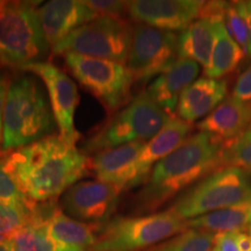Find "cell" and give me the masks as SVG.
Here are the masks:
<instances>
[{
  "mask_svg": "<svg viewBox=\"0 0 251 251\" xmlns=\"http://www.w3.org/2000/svg\"><path fill=\"white\" fill-rule=\"evenodd\" d=\"M40 203L34 212H24L0 206V241L9 240L17 231L37 219Z\"/></svg>",
  "mask_w": 251,
  "mask_h": 251,
  "instance_id": "obj_28",
  "label": "cell"
},
{
  "mask_svg": "<svg viewBox=\"0 0 251 251\" xmlns=\"http://www.w3.org/2000/svg\"><path fill=\"white\" fill-rule=\"evenodd\" d=\"M124 188L102 180L78 181L61 198L64 214L84 224L100 226L112 219Z\"/></svg>",
  "mask_w": 251,
  "mask_h": 251,
  "instance_id": "obj_12",
  "label": "cell"
},
{
  "mask_svg": "<svg viewBox=\"0 0 251 251\" xmlns=\"http://www.w3.org/2000/svg\"><path fill=\"white\" fill-rule=\"evenodd\" d=\"M131 40L133 25L126 19L99 17L58 41L51 51L55 55L72 52L127 65Z\"/></svg>",
  "mask_w": 251,
  "mask_h": 251,
  "instance_id": "obj_8",
  "label": "cell"
},
{
  "mask_svg": "<svg viewBox=\"0 0 251 251\" xmlns=\"http://www.w3.org/2000/svg\"><path fill=\"white\" fill-rule=\"evenodd\" d=\"M50 219V218H49ZM39 218L9 238L14 251H56L48 233V220Z\"/></svg>",
  "mask_w": 251,
  "mask_h": 251,
  "instance_id": "obj_24",
  "label": "cell"
},
{
  "mask_svg": "<svg viewBox=\"0 0 251 251\" xmlns=\"http://www.w3.org/2000/svg\"><path fill=\"white\" fill-rule=\"evenodd\" d=\"M192 131V124L171 117L151 140L146 142L135 162L133 187L146 183L153 165L174 152L186 141Z\"/></svg>",
  "mask_w": 251,
  "mask_h": 251,
  "instance_id": "obj_15",
  "label": "cell"
},
{
  "mask_svg": "<svg viewBox=\"0 0 251 251\" xmlns=\"http://www.w3.org/2000/svg\"><path fill=\"white\" fill-rule=\"evenodd\" d=\"M247 233L251 234V209H250V214H249V220H248V226H247Z\"/></svg>",
  "mask_w": 251,
  "mask_h": 251,
  "instance_id": "obj_36",
  "label": "cell"
},
{
  "mask_svg": "<svg viewBox=\"0 0 251 251\" xmlns=\"http://www.w3.org/2000/svg\"><path fill=\"white\" fill-rule=\"evenodd\" d=\"M39 203L31 201L5 170L0 159V206L24 212H34Z\"/></svg>",
  "mask_w": 251,
  "mask_h": 251,
  "instance_id": "obj_26",
  "label": "cell"
},
{
  "mask_svg": "<svg viewBox=\"0 0 251 251\" xmlns=\"http://www.w3.org/2000/svg\"><path fill=\"white\" fill-rule=\"evenodd\" d=\"M251 209V199L227 207L224 209L207 213L196 219L187 220V229H199L213 234L247 231L248 220Z\"/></svg>",
  "mask_w": 251,
  "mask_h": 251,
  "instance_id": "obj_23",
  "label": "cell"
},
{
  "mask_svg": "<svg viewBox=\"0 0 251 251\" xmlns=\"http://www.w3.org/2000/svg\"><path fill=\"white\" fill-rule=\"evenodd\" d=\"M170 118L147 91H142L89 136L81 151L93 156L136 141L148 142Z\"/></svg>",
  "mask_w": 251,
  "mask_h": 251,
  "instance_id": "obj_5",
  "label": "cell"
},
{
  "mask_svg": "<svg viewBox=\"0 0 251 251\" xmlns=\"http://www.w3.org/2000/svg\"><path fill=\"white\" fill-rule=\"evenodd\" d=\"M248 199H251L250 172L225 166L180 193L169 211L187 221Z\"/></svg>",
  "mask_w": 251,
  "mask_h": 251,
  "instance_id": "obj_7",
  "label": "cell"
},
{
  "mask_svg": "<svg viewBox=\"0 0 251 251\" xmlns=\"http://www.w3.org/2000/svg\"><path fill=\"white\" fill-rule=\"evenodd\" d=\"M0 159L21 191L36 203L55 201L90 171L85 153L55 134L0 153Z\"/></svg>",
  "mask_w": 251,
  "mask_h": 251,
  "instance_id": "obj_1",
  "label": "cell"
},
{
  "mask_svg": "<svg viewBox=\"0 0 251 251\" xmlns=\"http://www.w3.org/2000/svg\"><path fill=\"white\" fill-rule=\"evenodd\" d=\"M225 166H236L251 174V128L236 140L226 143Z\"/></svg>",
  "mask_w": 251,
  "mask_h": 251,
  "instance_id": "obj_27",
  "label": "cell"
},
{
  "mask_svg": "<svg viewBox=\"0 0 251 251\" xmlns=\"http://www.w3.org/2000/svg\"><path fill=\"white\" fill-rule=\"evenodd\" d=\"M227 81L201 77L191 84L180 96L177 106L178 118L192 124L205 119L226 99Z\"/></svg>",
  "mask_w": 251,
  "mask_h": 251,
  "instance_id": "obj_18",
  "label": "cell"
},
{
  "mask_svg": "<svg viewBox=\"0 0 251 251\" xmlns=\"http://www.w3.org/2000/svg\"><path fill=\"white\" fill-rule=\"evenodd\" d=\"M236 5L238 9H240L241 14L243 15L248 27L247 55L251 57V0H247V1H236Z\"/></svg>",
  "mask_w": 251,
  "mask_h": 251,
  "instance_id": "obj_34",
  "label": "cell"
},
{
  "mask_svg": "<svg viewBox=\"0 0 251 251\" xmlns=\"http://www.w3.org/2000/svg\"><path fill=\"white\" fill-rule=\"evenodd\" d=\"M50 49L71 31L98 19V14L79 0H51L37 8Z\"/></svg>",
  "mask_w": 251,
  "mask_h": 251,
  "instance_id": "obj_14",
  "label": "cell"
},
{
  "mask_svg": "<svg viewBox=\"0 0 251 251\" xmlns=\"http://www.w3.org/2000/svg\"><path fill=\"white\" fill-rule=\"evenodd\" d=\"M251 125V105L238 101L233 96L220 105L198 124L199 131L214 135L225 142L241 136Z\"/></svg>",
  "mask_w": 251,
  "mask_h": 251,
  "instance_id": "obj_19",
  "label": "cell"
},
{
  "mask_svg": "<svg viewBox=\"0 0 251 251\" xmlns=\"http://www.w3.org/2000/svg\"><path fill=\"white\" fill-rule=\"evenodd\" d=\"M233 97L238 101L251 105V64L237 78L233 90Z\"/></svg>",
  "mask_w": 251,
  "mask_h": 251,
  "instance_id": "obj_31",
  "label": "cell"
},
{
  "mask_svg": "<svg viewBox=\"0 0 251 251\" xmlns=\"http://www.w3.org/2000/svg\"><path fill=\"white\" fill-rule=\"evenodd\" d=\"M186 229V221L169 209L147 215L115 216L97 227V241L91 251H146Z\"/></svg>",
  "mask_w": 251,
  "mask_h": 251,
  "instance_id": "obj_6",
  "label": "cell"
},
{
  "mask_svg": "<svg viewBox=\"0 0 251 251\" xmlns=\"http://www.w3.org/2000/svg\"><path fill=\"white\" fill-rule=\"evenodd\" d=\"M214 241L215 234L188 228L146 251H211Z\"/></svg>",
  "mask_w": 251,
  "mask_h": 251,
  "instance_id": "obj_25",
  "label": "cell"
},
{
  "mask_svg": "<svg viewBox=\"0 0 251 251\" xmlns=\"http://www.w3.org/2000/svg\"><path fill=\"white\" fill-rule=\"evenodd\" d=\"M237 231L233 233H221L215 235L214 246L220 251H241L236 241Z\"/></svg>",
  "mask_w": 251,
  "mask_h": 251,
  "instance_id": "obj_33",
  "label": "cell"
},
{
  "mask_svg": "<svg viewBox=\"0 0 251 251\" xmlns=\"http://www.w3.org/2000/svg\"><path fill=\"white\" fill-rule=\"evenodd\" d=\"M215 21L198 18L187 28L178 34V56L197 62L206 68L214 47Z\"/></svg>",
  "mask_w": 251,
  "mask_h": 251,
  "instance_id": "obj_21",
  "label": "cell"
},
{
  "mask_svg": "<svg viewBox=\"0 0 251 251\" xmlns=\"http://www.w3.org/2000/svg\"><path fill=\"white\" fill-rule=\"evenodd\" d=\"M250 128H251V125H250Z\"/></svg>",
  "mask_w": 251,
  "mask_h": 251,
  "instance_id": "obj_39",
  "label": "cell"
},
{
  "mask_svg": "<svg viewBox=\"0 0 251 251\" xmlns=\"http://www.w3.org/2000/svg\"><path fill=\"white\" fill-rule=\"evenodd\" d=\"M1 5H2V0H0V7H1Z\"/></svg>",
  "mask_w": 251,
  "mask_h": 251,
  "instance_id": "obj_38",
  "label": "cell"
},
{
  "mask_svg": "<svg viewBox=\"0 0 251 251\" xmlns=\"http://www.w3.org/2000/svg\"><path fill=\"white\" fill-rule=\"evenodd\" d=\"M179 58L178 35L143 24L133 25V40L127 67L135 81L148 83Z\"/></svg>",
  "mask_w": 251,
  "mask_h": 251,
  "instance_id": "obj_10",
  "label": "cell"
},
{
  "mask_svg": "<svg viewBox=\"0 0 251 251\" xmlns=\"http://www.w3.org/2000/svg\"><path fill=\"white\" fill-rule=\"evenodd\" d=\"M87 7L98 14V17H108L115 19H125L127 14L128 1L118 0H86L84 1Z\"/></svg>",
  "mask_w": 251,
  "mask_h": 251,
  "instance_id": "obj_30",
  "label": "cell"
},
{
  "mask_svg": "<svg viewBox=\"0 0 251 251\" xmlns=\"http://www.w3.org/2000/svg\"><path fill=\"white\" fill-rule=\"evenodd\" d=\"M0 251H14L9 240L0 241Z\"/></svg>",
  "mask_w": 251,
  "mask_h": 251,
  "instance_id": "obj_35",
  "label": "cell"
},
{
  "mask_svg": "<svg viewBox=\"0 0 251 251\" xmlns=\"http://www.w3.org/2000/svg\"><path fill=\"white\" fill-rule=\"evenodd\" d=\"M225 141L199 131L153 166L131 203L134 215L152 214L177 194L225 168Z\"/></svg>",
  "mask_w": 251,
  "mask_h": 251,
  "instance_id": "obj_2",
  "label": "cell"
},
{
  "mask_svg": "<svg viewBox=\"0 0 251 251\" xmlns=\"http://www.w3.org/2000/svg\"><path fill=\"white\" fill-rule=\"evenodd\" d=\"M144 144L136 141L96 153L90 158V170L99 180L119 185L124 191L133 188L135 162Z\"/></svg>",
  "mask_w": 251,
  "mask_h": 251,
  "instance_id": "obj_16",
  "label": "cell"
},
{
  "mask_svg": "<svg viewBox=\"0 0 251 251\" xmlns=\"http://www.w3.org/2000/svg\"><path fill=\"white\" fill-rule=\"evenodd\" d=\"M63 56L72 77L96 97L109 114H114L131 101L135 79L126 64L72 52Z\"/></svg>",
  "mask_w": 251,
  "mask_h": 251,
  "instance_id": "obj_9",
  "label": "cell"
},
{
  "mask_svg": "<svg viewBox=\"0 0 251 251\" xmlns=\"http://www.w3.org/2000/svg\"><path fill=\"white\" fill-rule=\"evenodd\" d=\"M97 227L70 218L61 207L48 220V233L56 251H91L97 241Z\"/></svg>",
  "mask_w": 251,
  "mask_h": 251,
  "instance_id": "obj_20",
  "label": "cell"
},
{
  "mask_svg": "<svg viewBox=\"0 0 251 251\" xmlns=\"http://www.w3.org/2000/svg\"><path fill=\"white\" fill-rule=\"evenodd\" d=\"M201 0H135L128 1L127 15L135 24L162 30H184L199 18Z\"/></svg>",
  "mask_w": 251,
  "mask_h": 251,
  "instance_id": "obj_13",
  "label": "cell"
},
{
  "mask_svg": "<svg viewBox=\"0 0 251 251\" xmlns=\"http://www.w3.org/2000/svg\"><path fill=\"white\" fill-rule=\"evenodd\" d=\"M21 71L36 75L45 83L59 137L70 147L76 148L80 139V134L75 126V114L79 103L76 83L50 62L33 63L21 69Z\"/></svg>",
  "mask_w": 251,
  "mask_h": 251,
  "instance_id": "obj_11",
  "label": "cell"
},
{
  "mask_svg": "<svg viewBox=\"0 0 251 251\" xmlns=\"http://www.w3.org/2000/svg\"><path fill=\"white\" fill-rule=\"evenodd\" d=\"M48 97L35 77H13L6 98L1 153L11 152L55 133Z\"/></svg>",
  "mask_w": 251,
  "mask_h": 251,
  "instance_id": "obj_3",
  "label": "cell"
},
{
  "mask_svg": "<svg viewBox=\"0 0 251 251\" xmlns=\"http://www.w3.org/2000/svg\"><path fill=\"white\" fill-rule=\"evenodd\" d=\"M200 65L187 58H178L172 67L162 72L149 84L147 93L169 115L177 111L180 96L197 80Z\"/></svg>",
  "mask_w": 251,
  "mask_h": 251,
  "instance_id": "obj_17",
  "label": "cell"
},
{
  "mask_svg": "<svg viewBox=\"0 0 251 251\" xmlns=\"http://www.w3.org/2000/svg\"><path fill=\"white\" fill-rule=\"evenodd\" d=\"M12 79L13 77H12L11 72L7 70H0V146L2 144V121H4L5 103Z\"/></svg>",
  "mask_w": 251,
  "mask_h": 251,
  "instance_id": "obj_32",
  "label": "cell"
},
{
  "mask_svg": "<svg viewBox=\"0 0 251 251\" xmlns=\"http://www.w3.org/2000/svg\"><path fill=\"white\" fill-rule=\"evenodd\" d=\"M224 24L227 27L229 34L233 35V39L243 50L244 54H247L248 27L243 15L241 14L240 9L237 7L236 1L227 4L224 14Z\"/></svg>",
  "mask_w": 251,
  "mask_h": 251,
  "instance_id": "obj_29",
  "label": "cell"
},
{
  "mask_svg": "<svg viewBox=\"0 0 251 251\" xmlns=\"http://www.w3.org/2000/svg\"><path fill=\"white\" fill-rule=\"evenodd\" d=\"M214 33V47L208 65L205 68V77L220 79L238 67L244 52L229 34L224 21H215Z\"/></svg>",
  "mask_w": 251,
  "mask_h": 251,
  "instance_id": "obj_22",
  "label": "cell"
},
{
  "mask_svg": "<svg viewBox=\"0 0 251 251\" xmlns=\"http://www.w3.org/2000/svg\"><path fill=\"white\" fill-rule=\"evenodd\" d=\"M36 1H2L0 7V70L42 62L50 46L43 33Z\"/></svg>",
  "mask_w": 251,
  "mask_h": 251,
  "instance_id": "obj_4",
  "label": "cell"
},
{
  "mask_svg": "<svg viewBox=\"0 0 251 251\" xmlns=\"http://www.w3.org/2000/svg\"><path fill=\"white\" fill-rule=\"evenodd\" d=\"M211 251H220V250L218 249V247H215V246H214V247H213V249H212Z\"/></svg>",
  "mask_w": 251,
  "mask_h": 251,
  "instance_id": "obj_37",
  "label": "cell"
}]
</instances>
